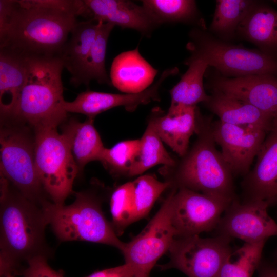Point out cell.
Here are the masks:
<instances>
[{
  "label": "cell",
  "instance_id": "obj_34",
  "mask_svg": "<svg viewBox=\"0 0 277 277\" xmlns=\"http://www.w3.org/2000/svg\"><path fill=\"white\" fill-rule=\"evenodd\" d=\"M48 257L39 255L29 259L21 272L24 277H63L47 263Z\"/></svg>",
  "mask_w": 277,
  "mask_h": 277
},
{
  "label": "cell",
  "instance_id": "obj_7",
  "mask_svg": "<svg viewBox=\"0 0 277 277\" xmlns=\"http://www.w3.org/2000/svg\"><path fill=\"white\" fill-rule=\"evenodd\" d=\"M35 130V165L43 189L53 203L64 204L73 192L79 168L63 133H58L53 128Z\"/></svg>",
  "mask_w": 277,
  "mask_h": 277
},
{
  "label": "cell",
  "instance_id": "obj_6",
  "mask_svg": "<svg viewBox=\"0 0 277 277\" xmlns=\"http://www.w3.org/2000/svg\"><path fill=\"white\" fill-rule=\"evenodd\" d=\"M189 36L186 47L190 55L203 60L224 77L277 76V58L221 39L207 31L203 24L192 29Z\"/></svg>",
  "mask_w": 277,
  "mask_h": 277
},
{
  "label": "cell",
  "instance_id": "obj_37",
  "mask_svg": "<svg viewBox=\"0 0 277 277\" xmlns=\"http://www.w3.org/2000/svg\"><path fill=\"white\" fill-rule=\"evenodd\" d=\"M3 277H13V276L12 275H6Z\"/></svg>",
  "mask_w": 277,
  "mask_h": 277
},
{
  "label": "cell",
  "instance_id": "obj_28",
  "mask_svg": "<svg viewBox=\"0 0 277 277\" xmlns=\"http://www.w3.org/2000/svg\"><path fill=\"white\" fill-rule=\"evenodd\" d=\"M114 27L111 23L100 22L98 32L86 61L79 86H88L92 80L101 84H111L106 70L105 59L108 40Z\"/></svg>",
  "mask_w": 277,
  "mask_h": 277
},
{
  "label": "cell",
  "instance_id": "obj_9",
  "mask_svg": "<svg viewBox=\"0 0 277 277\" xmlns=\"http://www.w3.org/2000/svg\"><path fill=\"white\" fill-rule=\"evenodd\" d=\"M172 190L155 215L143 230L128 243L121 252L125 263L132 269L134 277H149L160 258L168 252L176 231L172 223Z\"/></svg>",
  "mask_w": 277,
  "mask_h": 277
},
{
  "label": "cell",
  "instance_id": "obj_12",
  "mask_svg": "<svg viewBox=\"0 0 277 277\" xmlns=\"http://www.w3.org/2000/svg\"><path fill=\"white\" fill-rule=\"evenodd\" d=\"M271 203L262 200L234 199L222 215L215 230L217 235L241 239L247 243L266 241L277 236V223L269 216Z\"/></svg>",
  "mask_w": 277,
  "mask_h": 277
},
{
  "label": "cell",
  "instance_id": "obj_10",
  "mask_svg": "<svg viewBox=\"0 0 277 277\" xmlns=\"http://www.w3.org/2000/svg\"><path fill=\"white\" fill-rule=\"evenodd\" d=\"M1 175L24 196L41 205L43 187L35 165L34 141L14 127L1 129Z\"/></svg>",
  "mask_w": 277,
  "mask_h": 277
},
{
  "label": "cell",
  "instance_id": "obj_35",
  "mask_svg": "<svg viewBox=\"0 0 277 277\" xmlns=\"http://www.w3.org/2000/svg\"><path fill=\"white\" fill-rule=\"evenodd\" d=\"M87 277H134L131 268L127 264L95 271Z\"/></svg>",
  "mask_w": 277,
  "mask_h": 277
},
{
  "label": "cell",
  "instance_id": "obj_8",
  "mask_svg": "<svg viewBox=\"0 0 277 277\" xmlns=\"http://www.w3.org/2000/svg\"><path fill=\"white\" fill-rule=\"evenodd\" d=\"M231 239L220 235L175 238L168 251L169 261L159 267L162 270L177 269L188 277H218L233 252Z\"/></svg>",
  "mask_w": 277,
  "mask_h": 277
},
{
  "label": "cell",
  "instance_id": "obj_27",
  "mask_svg": "<svg viewBox=\"0 0 277 277\" xmlns=\"http://www.w3.org/2000/svg\"><path fill=\"white\" fill-rule=\"evenodd\" d=\"M162 141L149 121L142 137L140 138V148L128 173L130 176L140 175L157 165L172 167L175 161L164 148Z\"/></svg>",
  "mask_w": 277,
  "mask_h": 277
},
{
  "label": "cell",
  "instance_id": "obj_30",
  "mask_svg": "<svg viewBox=\"0 0 277 277\" xmlns=\"http://www.w3.org/2000/svg\"><path fill=\"white\" fill-rule=\"evenodd\" d=\"M134 222L146 217L161 194L170 187L151 175H141L132 181Z\"/></svg>",
  "mask_w": 277,
  "mask_h": 277
},
{
  "label": "cell",
  "instance_id": "obj_24",
  "mask_svg": "<svg viewBox=\"0 0 277 277\" xmlns=\"http://www.w3.org/2000/svg\"><path fill=\"white\" fill-rule=\"evenodd\" d=\"M93 122L92 117H87L84 122L71 119L62 131L80 171L91 161H101L106 149Z\"/></svg>",
  "mask_w": 277,
  "mask_h": 277
},
{
  "label": "cell",
  "instance_id": "obj_21",
  "mask_svg": "<svg viewBox=\"0 0 277 277\" xmlns=\"http://www.w3.org/2000/svg\"><path fill=\"white\" fill-rule=\"evenodd\" d=\"M236 33L261 51L277 58V11L269 6L257 1Z\"/></svg>",
  "mask_w": 277,
  "mask_h": 277
},
{
  "label": "cell",
  "instance_id": "obj_26",
  "mask_svg": "<svg viewBox=\"0 0 277 277\" xmlns=\"http://www.w3.org/2000/svg\"><path fill=\"white\" fill-rule=\"evenodd\" d=\"M257 1L218 0L209 32L216 37L228 42L233 38L242 21Z\"/></svg>",
  "mask_w": 277,
  "mask_h": 277
},
{
  "label": "cell",
  "instance_id": "obj_13",
  "mask_svg": "<svg viewBox=\"0 0 277 277\" xmlns=\"http://www.w3.org/2000/svg\"><path fill=\"white\" fill-rule=\"evenodd\" d=\"M212 131L233 175H246L268 132L258 127L230 125L220 120L212 122Z\"/></svg>",
  "mask_w": 277,
  "mask_h": 277
},
{
  "label": "cell",
  "instance_id": "obj_31",
  "mask_svg": "<svg viewBox=\"0 0 277 277\" xmlns=\"http://www.w3.org/2000/svg\"><path fill=\"white\" fill-rule=\"evenodd\" d=\"M142 5L160 24L190 21L197 13L196 3L192 0H144Z\"/></svg>",
  "mask_w": 277,
  "mask_h": 277
},
{
  "label": "cell",
  "instance_id": "obj_11",
  "mask_svg": "<svg viewBox=\"0 0 277 277\" xmlns=\"http://www.w3.org/2000/svg\"><path fill=\"white\" fill-rule=\"evenodd\" d=\"M233 200L186 188L175 189L172 223L176 238L199 235L215 229Z\"/></svg>",
  "mask_w": 277,
  "mask_h": 277
},
{
  "label": "cell",
  "instance_id": "obj_2",
  "mask_svg": "<svg viewBox=\"0 0 277 277\" xmlns=\"http://www.w3.org/2000/svg\"><path fill=\"white\" fill-rule=\"evenodd\" d=\"M48 225L42 206L9 189L1 175V276L17 272L19 265L34 256L48 257L45 230Z\"/></svg>",
  "mask_w": 277,
  "mask_h": 277
},
{
  "label": "cell",
  "instance_id": "obj_29",
  "mask_svg": "<svg viewBox=\"0 0 277 277\" xmlns=\"http://www.w3.org/2000/svg\"><path fill=\"white\" fill-rule=\"evenodd\" d=\"M265 242L245 243L233 251L223 265L218 277H251L260 265Z\"/></svg>",
  "mask_w": 277,
  "mask_h": 277
},
{
  "label": "cell",
  "instance_id": "obj_32",
  "mask_svg": "<svg viewBox=\"0 0 277 277\" xmlns=\"http://www.w3.org/2000/svg\"><path fill=\"white\" fill-rule=\"evenodd\" d=\"M111 225L117 235L122 234L133 221V185L129 182L113 192L110 201Z\"/></svg>",
  "mask_w": 277,
  "mask_h": 277
},
{
  "label": "cell",
  "instance_id": "obj_19",
  "mask_svg": "<svg viewBox=\"0 0 277 277\" xmlns=\"http://www.w3.org/2000/svg\"><path fill=\"white\" fill-rule=\"evenodd\" d=\"M157 73V70L144 58L137 47L114 58L109 76L111 84L119 91L134 94L150 87Z\"/></svg>",
  "mask_w": 277,
  "mask_h": 277
},
{
  "label": "cell",
  "instance_id": "obj_23",
  "mask_svg": "<svg viewBox=\"0 0 277 277\" xmlns=\"http://www.w3.org/2000/svg\"><path fill=\"white\" fill-rule=\"evenodd\" d=\"M99 25L93 19L77 22L60 54L64 68L71 74L70 83L75 87L79 86Z\"/></svg>",
  "mask_w": 277,
  "mask_h": 277
},
{
  "label": "cell",
  "instance_id": "obj_1",
  "mask_svg": "<svg viewBox=\"0 0 277 277\" xmlns=\"http://www.w3.org/2000/svg\"><path fill=\"white\" fill-rule=\"evenodd\" d=\"M91 16L84 1H11L0 25V47L28 55H60L78 16Z\"/></svg>",
  "mask_w": 277,
  "mask_h": 277
},
{
  "label": "cell",
  "instance_id": "obj_25",
  "mask_svg": "<svg viewBox=\"0 0 277 277\" xmlns=\"http://www.w3.org/2000/svg\"><path fill=\"white\" fill-rule=\"evenodd\" d=\"M188 66L179 82L170 90L169 108L196 106L208 101L209 95L205 90L203 80L209 66L203 60L190 56L184 62Z\"/></svg>",
  "mask_w": 277,
  "mask_h": 277
},
{
  "label": "cell",
  "instance_id": "obj_20",
  "mask_svg": "<svg viewBox=\"0 0 277 277\" xmlns=\"http://www.w3.org/2000/svg\"><path fill=\"white\" fill-rule=\"evenodd\" d=\"M206 107L222 122L261 128L268 132L275 118L254 106L216 90H211Z\"/></svg>",
  "mask_w": 277,
  "mask_h": 277
},
{
  "label": "cell",
  "instance_id": "obj_36",
  "mask_svg": "<svg viewBox=\"0 0 277 277\" xmlns=\"http://www.w3.org/2000/svg\"><path fill=\"white\" fill-rule=\"evenodd\" d=\"M259 277H277V268L266 266L261 269Z\"/></svg>",
  "mask_w": 277,
  "mask_h": 277
},
{
  "label": "cell",
  "instance_id": "obj_18",
  "mask_svg": "<svg viewBox=\"0 0 277 277\" xmlns=\"http://www.w3.org/2000/svg\"><path fill=\"white\" fill-rule=\"evenodd\" d=\"M197 112L196 106L169 108L167 113L157 107L153 109L149 121L162 141L183 157L196 131Z\"/></svg>",
  "mask_w": 277,
  "mask_h": 277
},
{
  "label": "cell",
  "instance_id": "obj_15",
  "mask_svg": "<svg viewBox=\"0 0 277 277\" xmlns=\"http://www.w3.org/2000/svg\"><path fill=\"white\" fill-rule=\"evenodd\" d=\"M267 133L253 169L242 182L245 201L262 200L271 203L277 198V118Z\"/></svg>",
  "mask_w": 277,
  "mask_h": 277
},
{
  "label": "cell",
  "instance_id": "obj_17",
  "mask_svg": "<svg viewBox=\"0 0 277 277\" xmlns=\"http://www.w3.org/2000/svg\"><path fill=\"white\" fill-rule=\"evenodd\" d=\"M92 19L150 35L160 24L143 5L127 0H84Z\"/></svg>",
  "mask_w": 277,
  "mask_h": 277
},
{
  "label": "cell",
  "instance_id": "obj_33",
  "mask_svg": "<svg viewBox=\"0 0 277 277\" xmlns=\"http://www.w3.org/2000/svg\"><path fill=\"white\" fill-rule=\"evenodd\" d=\"M140 148V139L120 142L106 148L101 162L113 173L128 175Z\"/></svg>",
  "mask_w": 277,
  "mask_h": 277
},
{
  "label": "cell",
  "instance_id": "obj_3",
  "mask_svg": "<svg viewBox=\"0 0 277 277\" xmlns=\"http://www.w3.org/2000/svg\"><path fill=\"white\" fill-rule=\"evenodd\" d=\"M212 122L201 116L198 110L196 141L177 167L163 169L162 174L173 189L186 188L234 200L233 174L215 147Z\"/></svg>",
  "mask_w": 277,
  "mask_h": 277
},
{
  "label": "cell",
  "instance_id": "obj_5",
  "mask_svg": "<svg viewBox=\"0 0 277 277\" xmlns=\"http://www.w3.org/2000/svg\"><path fill=\"white\" fill-rule=\"evenodd\" d=\"M75 194L74 201L69 205L46 200L42 203L48 223L58 239L103 244L122 251L125 243L106 219L98 199L86 192Z\"/></svg>",
  "mask_w": 277,
  "mask_h": 277
},
{
  "label": "cell",
  "instance_id": "obj_14",
  "mask_svg": "<svg viewBox=\"0 0 277 277\" xmlns=\"http://www.w3.org/2000/svg\"><path fill=\"white\" fill-rule=\"evenodd\" d=\"M208 76L206 85L246 102L277 118V76L253 74L235 78L222 76L217 71Z\"/></svg>",
  "mask_w": 277,
  "mask_h": 277
},
{
  "label": "cell",
  "instance_id": "obj_16",
  "mask_svg": "<svg viewBox=\"0 0 277 277\" xmlns=\"http://www.w3.org/2000/svg\"><path fill=\"white\" fill-rule=\"evenodd\" d=\"M163 83L160 78L148 89L134 94H118L91 91L89 89L78 94L72 102L65 101L64 108L68 112L81 113L94 118L112 108L123 106L126 110L134 111L141 105L160 100L159 89Z\"/></svg>",
  "mask_w": 277,
  "mask_h": 277
},
{
  "label": "cell",
  "instance_id": "obj_4",
  "mask_svg": "<svg viewBox=\"0 0 277 277\" xmlns=\"http://www.w3.org/2000/svg\"><path fill=\"white\" fill-rule=\"evenodd\" d=\"M60 57L29 55L24 85L9 114V118L26 122L35 129L56 128L67 118L64 108Z\"/></svg>",
  "mask_w": 277,
  "mask_h": 277
},
{
  "label": "cell",
  "instance_id": "obj_22",
  "mask_svg": "<svg viewBox=\"0 0 277 277\" xmlns=\"http://www.w3.org/2000/svg\"><path fill=\"white\" fill-rule=\"evenodd\" d=\"M28 55L0 47V111L3 120L11 112L24 85Z\"/></svg>",
  "mask_w": 277,
  "mask_h": 277
}]
</instances>
